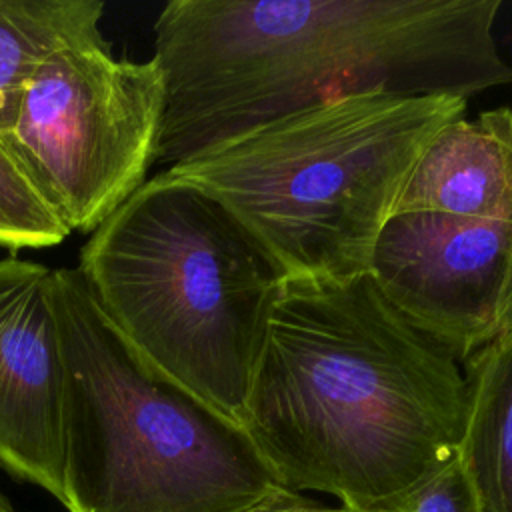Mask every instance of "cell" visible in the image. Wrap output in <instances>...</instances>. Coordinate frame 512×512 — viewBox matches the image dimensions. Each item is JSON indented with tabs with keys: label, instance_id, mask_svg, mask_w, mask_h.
Instances as JSON below:
<instances>
[{
	"label": "cell",
	"instance_id": "obj_1",
	"mask_svg": "<svg viewBox=\"0 0 512 512\" xmlns=\"http://www.w3.org/2000/svg\"><path fill=\"white\" fill-rule=\"evenodd\" d=\"M500 0H172L154 22L156 162L198 158L258 126L360 94L512 86Z\"/></svg>",
	"mask_w": 512,
	"mask_h": 512
},
{
	"label": "cell",
	"instance_id": "obj_2",
	"mask_svg": "<svg viewBox=\"0 0 512 512\" xmlns=\"http://www.w3.org/2000/svg\"><path fill=\"white\" fill-rule=\"evenodd\" d=\"M462 364L370 274L286 280L242 428L278 482L350 512H398L458 458Z\"/></svg>",
	"mask_w": 512,
	"mask_h": 512
},
{
	"label": "cell",
	"instance_id": "obj_3",
	"mask_svg": "<svg viewBox=\"0 0 512 512\" xmlns=\"http://www.w3.org/2000/svg\"><path fill=\"white\" fill-rule=\"evenodd\" d=\"M76 268L144 360L242 426L284 278L216 198L158 172L90 232Z\"/></svg>",
	"mask_w": 512,
	"mask_h": 512
},
{
	"label": "cell",
	"instance_id": "obj_4",
	"mask_svg": "<svg viewBox=\"0 0 512 512\" xmlns=\"http://www.w3.org/2000/svg\"><path fill=\"white\" fill-rule=\"evenodd\" d=\"M464 98L360 94L258 126L172 178L216 198L286 280L368 274L378 236L432 138Z\"/></svg>",
	"mask_w": 512,
	"mask_h": 512
},
{
	"label": "cell",
	"instance_id": "obj_5",
	"mask_svg": "<svg viewBox=\"0 0 512 512\" xmlns=\"http://www.w3.org/2000/svg\"><path fill=\"white\" fill-rule=\"evenodd\" d=\"M68 512H254L286 488L242 426L144 360L78 268H54Z\"/></svg>",
	"mask_w": 512,
	"mask_h": 512
},
{
	"label": "cell",
	"instance_id": "obj_6",
	"mask_svg": "<svg viewBox=\"0 0 512 512\" xmlns=\"http://www.w3.org/2000/svg\"><path fill=\"white\" fill-rule=\"evenodd\" d=\"M160 118L156 62L116 58L100 40L48 56L0 138L66 228L90 234L146 182Z\"/></svg>",
	"mask_w": 512,
	"mask_h": 512
},
{
	"label": "cell",
	"instance_id": "obj_7",
	"mask_svg": "<svg viewBox=\"0 0 512 512\" xmlns=\"http://www.w3.org/2000/svg\"><path fill=\"white\" fill-rule=\"evenodd\" d=\"M368 274L406 320L460 364L512 330V224L394 214Z\"/></svg>",
	"mask_w": 512,
	"mask_h": 512
},
{
	"label": "cell",
	"instance_id": "obj_8",
	"mask_svg": "<svg viewBox=\"0 0 512 512\" xmlns=\"http://www.w3.org/2000/svg\"><path fill=\"white\" fill-rule=\"evenodd\" d=\"M66 364L54 268L0 258V466L66 508Z\"/></svg>",
	"mask_w": 512,
	"mask_h": 512
},
{
	"label": "cell",
	"instance_id": "obj_9",
	"mask_svg": "<svg viewBox=\"0 0 512 512\" xmlns=\"http://www.w3.org/2000/svg\"><path fill=\"white\" fill-rule=\"evenodd\" d=\"M402 212L512 224V108L446 124L416 160L394 208Z\"/></svg>",
	"mask_w": 512,
	"mask_h": 512
},
{
	"label": "cell",
	"instance_id": "obj_10",
	"mask_svg": "<svg viewBox=\"0 0 512 512\" xmlns=\"http://www.w3.org/2000/svg\"><path fill=\"white\" fill-rule=\"evenodd\" d=\"M466 424L458 462L480 512H512V330L464 364Z\"/></svg>",
	"mask_w": 512,
	"mask_h": 512
},
{
	"label": "cell",
	"instance_id": "obj_11",
	"mask_svg": "<svg viewBox=\"0 0 512 512\" xmlns=\"http://www.w3.org/2000/svg\"><path fill=\"white\" fill-rule=\"evenodd\" d=\"M100 0H0V136L16 120L22 92L58 50L100 42Z\"/></svg>",
	"mask_w": 512,
	"mask_h": 512
},
{
	"label": "cell",
	"instance_id": "obj_12",
	"mask_svg": "<svg viewBox=\"0 0 512 512\" xmlns=\"http://www.w3.org/2000/svg\"><path fill=\"white\" fill-rule=\"evenodd\" d=\"M70 236L56 210L42 198L0 138V246L48 248Z\"/></svg>",
	"mask_w": 512,
	"mask_h": 512
},
{
	"label": "cell",
	"instance_id": "obj_13",
	"mask_svg": "<svg viewBox=\"0 0 512 512\" xmlns=\"http://www.w3.org/2000/svg\"><path fill=\"white\" fill-rule=\"evenodd\" d=\"M398 512H480L458 458L426 482Z\"/></svg>",
	"mask_w": 512,
	"mask_h": 512
},
{
	"label": "cell",
	"instance_id": "obj_14",
	"mask_svg": "<svg viewBox=\"0 0 512 512\" xmlns=\"http://www.w3.org/2000/svg\"><path fill=\"white\" fill-rule=\"evenodd\" d=\"M254 512H350L346 508H328L316 500H310L302 496L300 492L284 490L280 496H276L272 502L256 508Z\"/></svg>",
	"mask_w": 512,
	"mask_h": 512
},
{
	"label": "cell",
	"instance_id": "obj_15",
	"mask_svg": "<svg viewBox=\"0 0 512 512\" xmlns=\"http://www.w3.org/2000/svg\"><path fill=\"white\" fill-rule=\"evenodd\" d=\"M0 512H16L12 506H10V502L0 494Z\"/></svg>",
	"mask_w": 512,
	"mask_h": 512
}]
</instances>
